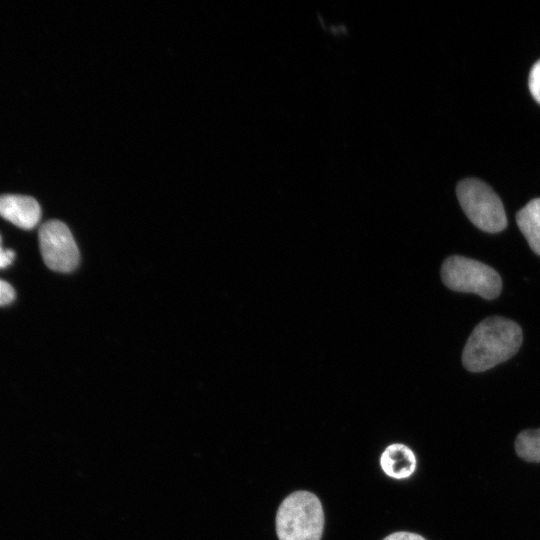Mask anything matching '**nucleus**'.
<instances>
[{
  "label": "nucleus",
  "instance_id": "nucleus-10",
  "mask_svg": "<svg viewBox=\"0 0 540 540\" xmlns=\"http://www.w3.org/2000/svg\"><path fill=\"white\" fill-rule=\"evenodd\" d=\"M528 85L531 95L540 104V60L530 70Z\"/></svg>",
  "mask_w": 540,
  "mask_h": 540
},
{
  "label": "nucleus",
  "instance_id": "nucleus-9",
  "mask_svg": "<svg viewBox=\"0 0 540 540\" xmlns=\"http://www.w3.org/2000/svg\"><path fill=\"white\" fill-rule=\"evenodd\" d=\"M515 451L528 462H540V429L524 430L515 440Z\"/></svg>",
  "mask_w": 540,
  "mask_h": 540
},
{
  "label": "nucleus",
  "instance_id": "nucleus-13",
  "mask_svg": "<svg viewBox=\"0 0 540 540\" xmlns=\"http://www.w3.org/2000/svg\"><path fill=\"white\" fill-rule=\"evenodd\" d=\"M383 540H426L420 535L410 533V532H396L393 533Z\"/></svg>",
  "mask_w": 540,
  "mask_h": 540
},
{
  "label": "nucleus",
  "instance_id": "nucleus-11",
  "mask_svg": "<svg viewBox=\"0 0 540 540\" xmlns=\"http://www.w3.org/2000/svg\"><path fill=\"white\" fill-rule=\"evenodd\" d=\"M15 298L13 287L6 281L0 279V306L11 303Z\"/></svg>",
  "mask_w": 540,
  "mask_h": 540
},
{
  "label": "nucleus",
  "instance_id": "nucleus-2",
  "mask_svg": "<svg viewBox=\"0 0 540 540\" xmlns=\"http://www.w3.org/2000/svg\"><path fill=\"white\" fill-rule=\"evenodd\" d=\"M323 526L321 502L311 492L296 491L279 506L276 516L279 540H320Z\"/></svg>",
  "mask_w": 540,
  "mask_h": 540
},
{
  "label": "nucleus",
  "instance_id": "nucleus-8",
  "mask_svg": "<svg viewBox=\"0 0 540 540\" xmlns=\"http://www.w3.org/2000/svg\"><path fill=\"white\" fill-rule=\"evenodd\" d=\"M516 221L532 251L540 255V198L532 199L521 208Z\"/></svg>",
  "mask_w": 540,
  "mask_h": 540
},
{
  "label": "nucleus",
  "instance_id": "nucleus-3",
  "mask_svg": "<svg viewBox=\"0 0 540 540\" xmlns=\"http://www.w3.org/2000/svg\"><path fill=\"white\" fill-rule=\"evenodd\" d=\"M441 278L453 291L475 293L487 300L498 297L502 288L501 277L492 267L459 255L445 259Z\"/></svg>",
  "mask_w": 540,
  "mask_h": 540
},
{
  "label": "nucleus",
  "instance_id": "nucleus-6",
  "mask_svg": "<svg viewBox=\"0 0 540 540\" xmlns=\"http://www.w3.org/2000/svg\"><path fill=\"white\" fill-rule=\"evenodd\" d=\"M0 216L20 228L31 229L38 223L41 209L31 196L3 194L0 195Z\"/></svg>",
  "mask_w": 540,
  "mask_h": 540
},
{
  "label": "nucleus",
  "instance_id": "nucleus-5",
  "mask_svg": "<svg viewBox=\"0 0 540 540\" xmlns=\"http://www.w3.org/2000/svg\"><path fill=\"white\" fill-rule=\"evenodd\" d=\"M39 246L46 266L71 272L79 264V251L69 228L59 220H49L39 229Z\"/></svg>",
  "mask_w": 540,
  "mask_h": 540
},
{
  "label": "nucleus",
  "instance_id": "nucleus-1",
  "mask_svg": "<svg viewBox=\"0 0 540 540\" xmlns=\"http://www.w3.org/2000/svg\"><path fill=\"white\" fill-rule=\"evenodd\" d=\"M522 340V329L516 322L488 317L470 334L462 353L463 366L471 372L486 371L514 356Z\"/></svg>",
  "mask_w": 540,
  "mask_h": 540
},
{
  "label": "nucleus",
  "instance_id": "nucleus-12",
  "mask_svg": "<svg viewBox=\"0 0 540 540\" xmlns=\"http://www.w3.org/2000/svg\"><path fill=\"white\" fill-rule=\"evenodd\" d=\"M15 257V253L11 249H4L1 244V236H0V269L5 268L9 266Z\"/></svg>",
  "mask_w": 540,
  "mask_h": 540
},
{
  "label": "nucleus",
  "instance_id": "nucleus-4",
  "mask_svg": "<svg viewBox=\"0 0 540 540\" xmlns=\"http://www.w3.org/2000/svg\"><path fill=\"white\" fill-rule=\"evenodd\" d=\"M456 194L464 213L476 227L489 233L505 229L507 217L504 206L488 184L467 178L458 183Z\"/></svg>",
  "mask_w": 540,
  "mask_h": 540
},
{
  "label": "nucleus",
  "instance_id": "nucleus-7",
  "mask_svg": "<svg viewBox=\"0 0 540 540\" xmlns=\"http://www.w3.org/2000/svg\"><path fill=\"white\" fill-rule=\"evenodd\" d=\"M380 465L386 475L394 479H404L412 475L416 468V458L410 448L403 444L388 446L380 457Z\"/></svg>",
  "mask_w": 540,
  "mask_h": 540
}]
</instances>
